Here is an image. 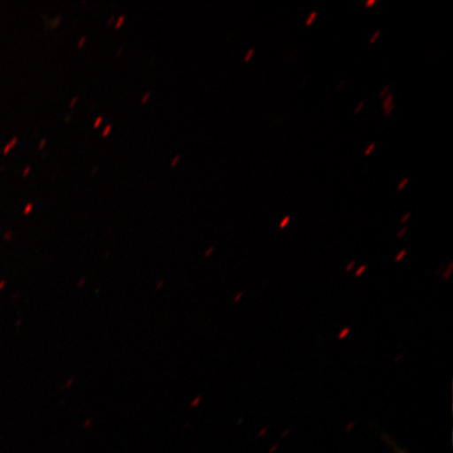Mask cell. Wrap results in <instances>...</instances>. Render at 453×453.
<instances>
[{"mask_svg": "<svg viewBox=\"0 0 453 453\" xmlns=\"http://www.w3.org/2000/svg\"><path fill=\"white\" fill-rule=\"evenodd\" d=\"M399 453H403V452H399Z\"/></svg>", "mask_w": 453, "mask_h": 453, "instance_id": "obj_21", "label": "cell"}, {"mask_svg": "<svg viewBox=\"0 0 453 453\" xmlns=\"http://www.w3.org/2000/svg\"><path fill=\"white\" fill-rule=\"evenodd\" d=\"M411 213H407L406 217L403 219H402V223H404L407 218L411 217Z\"/></svg>", "mask_w": 453, "mask_h": 453, "instance_id": "obj_19", "label": "cell"}, {"mask_svg": "<svg viewBox=\"0 0 453 453\" xmlns=\"http://www.w3.org/2000/svg\"><path fill=\"white\" fill-rule=\"evenodd\" d=\"M317 12H313L309 16V19L307 21V27H310L311 24H313L314 19H316Z\"/></svg>", "mask_w": 453, "mask_h": 453, "instance_id": "obj_2", "label": "cell"}, {"mask_svg": "<svg viewBox=\"0 0 453 453\" xmlns=\"http://www.w3.org/2000/svg\"><path fill=\"white\" fill-rule=\"evenodd\" d=\"M150 97V92H147L143 98H142V104H146V101Z\"/></svg>", "mask_w": 453, "mask_h": 453, "instance_id": "obj_9", "label": "cell"}, {"mask_svg": "<svg viewBox=\"0 0 453 453\" xmlns=\"http://www.w3.org/2000/svg\"><path fill=\"white\" fill-rule=\"evenodd\" d=\"M393 98H394V95L392 93H389L388 96V98L384 100L383 102V110L384 111H387L388 109V105H392L393 104Z\"/></svg>", "mask_w": 453, "mask_h": 453, "instance_id": "obj_1", "label": "cell"}, {"mask_svg": "<svg viewBox=\"0 0 453 453\" xmlns=\"http://www.w3.org/2000/svg\"><path fill=\"white\" fill-rule=\"evenodd\" d=\"M288 219H290V217H287L285 219H283V222L280 225L281 229L283 228V226H285L288 224Z\"/></svg>", "mask_w": 453, "mask_h": 453, "instance_id": "obj_16", "label": "cell"}, {"mask_svg": "<svg viewBox=\"0 0 453 453\" xmlns=\"http://www.w3.org/2000/svg\"><path fill=\"white\" fill-rule=\"evenodd\" d=\"M388 90H389V87L385 88L382 90V93L380 94V97L382 98V97H383V96H384L385 94H387V92H388Z\"/></svg>", "mask_w": 453, "mask_h": 453, "instance_id": "obj_17", "label": "cell"}, {"mask_svg": "<svg viewBox=\"0 0 453 453\" xmlns=\"http://www.w3.org/2000/svg\"><path fill=\"white\" fill-rule=\"evenodd\" d=\"M76 102H77V97L73 98V100L71 102V104H70V107H73V105H75Z\"/></svg>", "mask_w": 453, "mask_h": 453, "instance_id": "obj_18", "label": "cell"}, {"mask_svg": "<svg viewBox=\"0 0 453 453\" xmlns=\"http://www.w3.org/2000/svg\"><path fill=\"white\" fill-rule=\"evenodd\" d=\"M376 4H377V0H370V2H367L365 4V5H366V8H370V7H372V5Z\"/></svg>", "mask_w": 453, "mask_h": 453, "instance_id": "obj_11", "label": "cell"}, {"mask_svg": "<svg viewBox=\"0 0 453 453\" xmlns=\"http://www.w3.org/2000/svg\"><path fill=\"white\" fill-rule=\"evenodd\" d=\"M111 126L110 124V126H107L105 127V129L104 130V133H102V134H104V137H106L107 134H109V133L111 132Z\"/></svg>", "mask_w": 453, "mask_h": 453, "instance_id": "obj_7", "label": "cell"}, {"mask_svg": "<svg viewBox=\"0 0 453 453\" xmlns=\"http://www.w3.org/2000/svg\"><path fill=\"white\" fill-rule=\"evenodd\" d=\"M113 19H115V16H113V15H112V16H111V21H110V25L111 24V22H112Z\"/></svg>", "mask_w": 453, "mask_h": 453, "instance_id": "obj_20", "label": "cell"}, {"mask_svg": "<svg viewBox=\"0 0 453 453\" xmlns=\"http://www.w3.org/2000/svg\"><path fill=\"white\" fill-rule=\"evenodd\" d=\"M124 19H126V16L121 15L120 17H119V19H118V20L116 22V27H120L121 25L123 24Z\"/></svg>", "mask_w": 453, "mask_h": 453, "instance_id": "obj_4", "label": "cell"}, {"mask_svg": "<svg viewBox=\"0 0 453 453\" xmlns=\"http://www.w3.org/2000/svg\"><path fill=\"white\" fill-rule=\"evenodd\" d=\"M85 41H87V36H83L81 39V42H79L78 43V47L81 48L82 47L83 43L85 42Z\"/></svg>", "mask_w": 453, "mask_h": 453, "instance_id": "obj_14", "label": "cell"}, {"mask_svg": "<svg viewBox=\"0 0 453 453\" xmlns=\"http://www.w3.org/2000/svg\"><path fill=\"white\" fill-rule=\"evenodd\" d=\"M375 146H376V144H375V143H372L370 147H368V149H367V150H366V151H365V156H366V157H367V156H370V154H371L372 150L373 149H375Z\"/></svg>", "mask_w": 453, "mask_h": 453, "instance_id": "obj_6", "label": "cell"}, {"mask_svg": "<svg viewBox=\"0 0 453 453\" xmlns=\"http://www.w3.org/2000/svg\"><path fill=\"white\" fill-rule=\"evenodd\" d=\"M394 107H395V104H393L392 105H390L388 107V109L387 111H385V116H389V113L392 112V111L394 110Z\"/></svg>", "mask_w": 453, "mask_h": 453, "instance_id": "obj_10", "label": "cell"}, {"mask_svg": "<svg viewBox=\"0 0 453 453\" xmlns=\"http://www.w3.org/2000/svg\"><path fill=\"white\" fill-rule=\"evenodd\" d=\"M364 105H365V101H362L361 104H359V106L357 107L355 113H358L361 111L362 107H364Z\"/></svg>", "mask_w": 453, "mask_h": 453, "instance_id": "obj_15", "label": "cell"}, {"mask_svg": "<svg viewBox=\"0 0 453 453\" xmlns=\"http://www.w3.org/2000/svg\"><path fill=\"white\" fill-rule=\"evenodd\" d=\"M254 54V49H251L250 50H249L247 56L245 57V62H249V60L251 59V57L253 56Z\"/></svg>", "mask_w": 453, "mask_h": 453, "instance_id": "obj_5", "label": "cell"}, {"mask_svg": "<svg viewBox=\"0 0 453 453\" xmlns=\"http://www.w3.org/2000/svg\"><path fill=\"white\" fill-rule=\"evenodd\" d=\"M101 123H102V117L100 116V117L97 118V120L95 121L94 127H98Z\"/></svg>", "mask_w": 453, "mask_h": 453, "instance_id": "obj_12", "label": "cell"}, {"mask_svg": "<svg viewBox=\"0 0 453 453\" xmlns=\"http://www.w3.org/2000/svg\"><path fill=\"white\" fill-rule=\"evenodd\" d=\"M380 33H381L380 31H377V32L375 33V35H373V37L371 39V42H370L371 44H372L373 42H376V39H377L379 36H380Z\"/></svg>", "mask_w": 453, "mask_h": 453, "instance_id": "obj_8", "label": "cell"}, {"mask_svg": "<svg viewBox=\"0 0 453 453\" xmlns=\"http://www.w3.org/2000/svg\"><path fill=\"white\" fill-rule=\"evenodd\" d=\"M179 160H180V156L175 157L172 162V166L173 167V166L177 165V164L179 163Z\"/></svg>", "mask_w": 453, "mask_h": 453, "instance_id": "obj_13", "label": "cell"}, {"mask_svg": "<svg viewBox=\"0 0 453 453\" xmlns=\"http://www.w3.org/2000/svg\"><path fill=\"white\" fill-rule=\"evenodd\" d=\"M409 180H410V179H409V178H406V179H404L403 180H402V182L400 183V185H399V187H398V190H399V191H401L402 189H403V188H404V187H405V185H406L407 183H409Z\"/></svg>", "mask_w": 453, "mask_h": 453, "instance_id": "obj_3", "label": "cell"}]
</instances>
